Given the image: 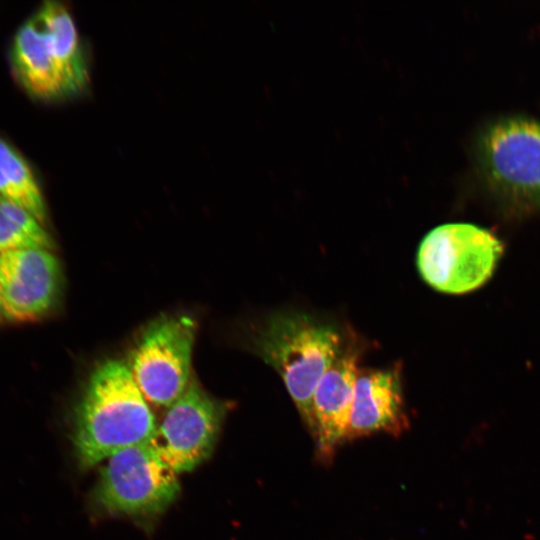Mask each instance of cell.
Returning a JSON list of instances; mask_svg holds the SVG:
<instances>
[{"label": "cell", "mask_w": 540, "mask_h": 540, "mask_svg": "<svg viewBox=\"0 0 540 540\" xmlns=\"http://www.w3.org/2000/svg\"><path fill=\"white\" fill-rule=\"evenodd\" d=\"M0 197L24 208L44 225L47 209L39 183L25 158L1 137Z\"/></svg>", "instance_id": "cell-13"}, {"label": "cell", "mask_w": 540, "mask_h": 540, "mask_svg": "<svg viewBox=\"0 0 540 540\" xmlns=\"http://www.w3.org/2000/svg\"><path fill=\"white\" fill-rule=\"evenodd\" d=\"M479 151L490 182L518 199H540V122L511 118L489 127Z\"/></svg>", "instance_id": "cell-7"}, {"label": "cell", "mask_w": 540, "mask_h": 540, "mask_svg": "<svg viewBox=\"0 0 540 540\" xmlns=\"http://www.w3.org/2000/svg\"><path fill=\"white\" fill-rule=\"evenodd\" d=\"M227 405L191 379L184 393L167 409L149 442L175 473L188 472L212 453Z\"/></svg>", "instance_id": "cell-6"}, {"label": "cell", "mask_w": 540, "mask_h": 540, "mask_svg": "<svg viewBox=\"0 0 540 540\" xmlns=\"http://www.w3.org/2000/svg\"><path fill=\"white\" fill-rule=\"evenodd\" d=\"M35 16L70 96L81 92L89 81L88 64L70 12L58 1H45Z\"/></svg>", "instance_id": "cell-12"}, {"label": "cell", "mask_w": 540, "mask_h": 540, "mask_svg": "<svg viewBox=\"0 0 540 540\" xmlns=\"http://www.w3.org/2000/svg\"><path fill=\"white\" fill-rule=\"evenodd\" d=\"M361 348L346 338L340 354L319 380L313 394L312 437L317 457L330 461L346 441Z\"/></svg>", "instance_id": "cell-9"}, {"label": "cell", "mask_w": 540, "mask_h": 540, "mask_svg": "<svg viewBox=\"0 0 540 540\" xmlns=\"http://www.w3.org/2000/svg\"><path fill=\"white\" fill-rule=\"evenodd\" d=\"M176 475L149 443L130 446L107 458L94 497L111 514L154 516L177 498L180 485Z\"/></svg>", "instance_id": "cell-5"}, {"label": "cell", "mask_w": 540, "mask_h": 540, "mask_svg": "<svg viewBox=\"0 0 540 540\" xmlns=\"http://www.w3.org/2000/svg\"><path fill=\"white\" fill-rule=\"evenodd\" d=\"M62 270L52 250L22 249L0 253V314L29 321L57 304Z\"/></svg>", "instance_id": "cell-8"}, {"label": "cell", "mask_w": 540, "mask_h": 540, "mask_svg": "<svg viewBox=\"0 0 540 540\" xmlns=\"http://www.w3.org/2000/svg\"><path fill=\"white\" fill-rule=\"evenodd\" d=\"M32 248L53 249L44 225L24 208L0 197V253Z\"/></svg>", "instance_id": "cell-14"}, {"label": "cell", "mask_w": 540, "mask_h": 540, "mask_svg": "<svg viewBox=\"0 0 540 540\" xmlns=\"http://www.w3.org/2000/svg\"><path fill=\"white\" fill-rule=\"evenodd\" d=\"M10 59L16 79L30 96L45 101L70 96L35 15L17 29Z\"/></svg>", "instance_id": "cell-11"}, {"label": "cell", "mask_w": 540, "mask_h": 540, "mask_svg": "<svg viewBox=\"0 0 540 540\" xmlns=\"http://www.w3.org/2000/svg\"><path fill=\"white\" fill-rule=\"evenodd\" d=\"M158 423L126 362L107 359L89 375L75 408L77 459L92 467L130 446L149 443Z\"/></svg>", "instance_id": "cell-1"}, {"label": "cell", "mask_w": 540, "mask_h": 540, "mask_svg": "<svg viewBox=\"0 0 540 540\" xmlns=\"http://www.w3.org/2000/svg\"><path fill=\"white\" fill-rule=\"evenodd\" d=\"M402 367L358 368L346 441L377 433L398 437L409 428Z\"/></svg>", "instance_id": "cell-10"}, {"label": "cell", "mask_w": 540, "mask_h": 540, "mask_svg": "<svg viewBox=\"0 0 540 540\" xmlns=\"http://www.w3.org/2000/svg\"><path fill=\"white\" fill-rule=\"evenodd\" d=\"M196 330L184 314L159 317L142 330L126 364L150 406L167 409L186 390Z\"/></svg>", "instance_id": "cell-4"}, {"label": "cell", "mask_w": 540, "mask_h": 540, "mask_svg": "<svg viewBox=\"0 0 540 540\" xmlns=\"http://www.w3.org/2000/svg\"><path fill=\"white\" fill-rule=\"evenodd\" d=\"M502 242L490 231L470 223H447L422 239L416 264L433 289L461 295L482 287L503 254Z\"/></svg>", "instance_id": "cell-3"}, {"label": "cell", "mask_w": 540, "mask_h": 540, "mask_svg": "<svg viewBox=\"0 0 540 540\" xmlns=\"http://www.w3.org/2000/svg\"><path fill=\"white\" fill-rule=\"evenodd\" d=\"M345 340L333 323L297 311L268 316L252 339L253 351L282 378L311 434L315 388Z\"/></svg>", "instance_id": "cell-2"}]
</instances>
